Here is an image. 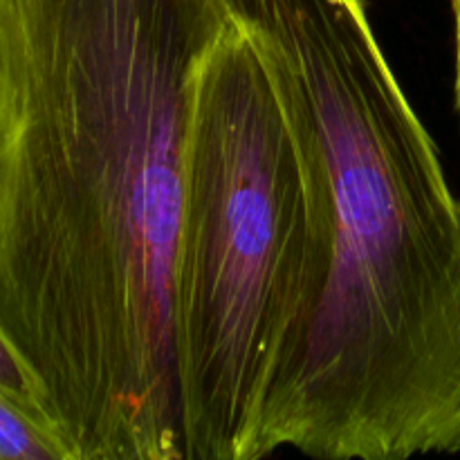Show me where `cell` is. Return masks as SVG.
Wrapping results in <instances>:
<instances>
[{
    "instance_id": "cell-1",
    "label": "cell",
    "mask_w": 460,
    "mask_h": 460,
    "mask_svg": "<svg viewBox=\"0 0 460 460\" xmlns=\"http://www.w3.org/2000/svg\"><path fill=\"white\" fill-rule=\"evenodd\" d=\"M227 0H0V323L72 460H184V130Z\"/></svg>"
},
{
    "instance_id": "cell-2",
    "label": "cell",
    "mask_w": 460,
    "mask_h": 460,
    "mask_svg": "<svg viewBox=\"0 0 460 460\" xmlns=\"http://www.w3.org/2000/svg\"><path fill=\"white\" fill-rule=\"evenodd\" d=\"M314 133L332 207L326 288L261 452L460 454V200L368 0H227Z\"/></svg>"
},
{
    "instance_id": "cell-3",
    "label": "cell",
    "mask_w": 460,
    "mask_h": 460,
    "mask_svg": "<svg viewBox=\"0 0 460 460\" xmlns=\"http://www.w3.org/2000/svg\"><path fill=\"white\" fill-rule=\"evenodd\" d=\"M314 133L229 18L198 67L173 259L184 460H259L265 416L308 340L331 268Z\"/></svg>"
},
{
    "instance_id": "cell-4",
    "label": "cell",
    "mask_w": 460,
    "mask_h": 460,
    "mask_svg": "<svg viewBox=\"0 0 460 460\" xmlns=\"http://www.w3.org/2000/svg\"><path fill=\"white\" fill-rule=\"evenodd\" d=\"M0 460H72L57 427L0 391Z\"/></svg>"
},
{
    "instance_id": "cell-5",
    "label": "cell",
    "mask_w": 460,
    "mask_h": 460,
    "mask_svg": "<svg viewBox=\"0 0 460 460\" xmlns=\"http://www.w3.org/2000/svg\"><path fill=\"white\" fill-rule=\"evenodd\" d=\"M0 391H4L18 404H22L27 411L36 413L39 418L48 420L49 425H54L52 416L48 411V404H45V394L39 377L31 371L27 359L22 358L18 346L13 344L12 337L7 335L3 323H0Z\"/></svg>"
},
{
    "instance_id": "cell-6",
    "label": "cell",
    "mask_w": 460,
    "mask_h": 460,
    "mask_svg": "<svg viewBox=\"0 0 460 460\" xmlns=\"http://www.w3.org/2000/svg\"><path fill=\"white\" fill-rule=\"evenodd\" d=\"M454 12V39H456V111L460 117V0H452Z\"/></svg>"
}]
</instances>
